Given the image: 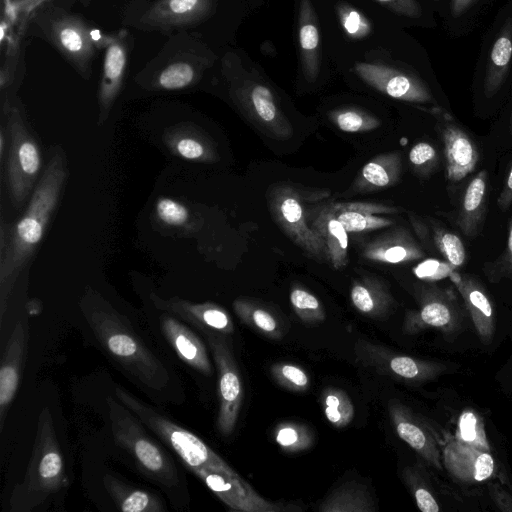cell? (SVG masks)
<instances>
[{
	"label": "cell",
	"instance_id": "6da1fadb",
	"mask_svg": "<svg viewBox=\"0 0 512 512\" xmlns=\"http://www.w3.org/2000/svg\"><path fill=\"white\" fill-rule=\"evenodd\" d=\"M68 178L63 148L53 147L46 166L30 196L28 205L13 227L0 251V289L4 301L30 262L54 214Z\"/></svg>",
	"mask_w": 512,
	"mask_h": 512
},
{
	"label": "cell",
	"instance_id": "7a4b0ae2",
	"mask_svg": "<svg viewBox=\"0 0 512 512\" xmlns=\"http://www.w3.org/2000/svg\"><path fill=\"white\" fill-rule=\"evenodd\" d=\"M85 315L104 350L139 383L154 390L167 384V370L121 315L101 307Z\"/></svg>",
	"mask_w": 512,
	"mask_h": 512
},
{
	"label": "cell",
	"instance_id": "3957f363",
	"mask_svg": "<svg viewBox=\"0 0 512 512\" xmlns=\"http://www.w3.org/2000/svg\"><path fill=\"white\" fill-rule=\"evenodd\" d=\"M512 83V0L494 14L475 63L473 87L479 98L496 101Z\"/></svg>",
	"mask_w": 512,
	"mask_h": 512
},
{
	"label": "cell",
	"instance_id": "277c9868",
	"mask_svg": "<svg viewBox=\"0 0 512 512\" xmlns=\"http://www.w3.org/2000/svg\"><path fill=\"white\" fill-rule=\"evenodd\" d=\"M223 71L230 83L231 97L251 123L272 138L286 139L293 134L270 87L243 69L237 55H225Z\"/></svg>",
	"mask_w": 512,
	"mask_h": 512
},
{
	"label": "cell",
	"instance_id": "5b68a950",
	"mask_svg": "<svg viewBox=\"0 0 512 512\" xmlns=\"http://www.w3.org/2000/svg\"><path fill=\"white\" fill-rule=\"evenodd\" d=\"M108 405L116 441L147 477L165 489H174L178 483L177 469L165 450L142 430L136 416L125 405L121 406L113 399Z\"/></svg>",
	"mask_w": 512,
	"mask_h": 512
},
{
	"label": "cell",
	"instance_id": "8992f818",
	"mask_svg": "<svg viewBox=\"0 0 512 512\" xmlns=\"http://www.w3.org/2000/svg\"><path fill=\"white\" fill-rule=\"evenodd\" d=\"M7 131L10 146L5 164L6 185L12 204L19 208L31 196L40 178L42 157L17 107L9 110Z\"/></svg>",
	"mask_w": 512,
	"mask_h": 512
},
{
	"label": "cell",
	"instance_id": "52a82bcc",
	"mask_svg": "<svg viewBox=\"0 0 512 512\" xmlns=\"http://www.w3.org/2000/svg\"><path fill=\"white\" fill-rule=\"evenodd\" d=\"M195 328L204 335L218 371L217 430L221 435L229 436L237 424L243 400L240 374L232 351L222 333L204 327Z\"/></svg>",
	"mask_w": 512,
	"mask_h": 512
},
{
	"label": "cell",
	"instance_id": "ba28073f",
	"mask_svg": "<svg viewBox=\"0 0 512 512\" xmlns=\"http://www.w3.org/2000/svg\"><path fill=\"white\" fill-rule=\"evenodd\" d=\"M269 208L282 231L311 258L329 263L327 249L308 222L301 195L291 186L280 185L269 194Z\"/></svg>",
	"mask_w": 512,
	"mask_h": 512
},
{
	"label": "cell",
	"instance_id": "9c48e42d",
	"mask_svg": "<svg viewBox=\"0 0 512 512\" xmlns=\"http://www.w3.org/2000/svg\"><path fill=\"white\" fill-rule=\"evenodd\" d=\"M354 70L365 83L391 98L415 104L441 106L431 85L414 69L357 62Z\"/></svg>",
	"mask_w": 512,
	"mask_h": 512
},
{
	"label": "cell",
	"instance_id": "30bf717a",
	"mask_svg": "<svg viewBox=\"0 0 512 512\" xmlns=\"http://www.w3.org/2000/svg\"><path fill=\"white\" fill-rule=\"evenodd\" d=\"M424 110L436 119V128L443 143L446 179L453 183L461 181L475 170L479 161L474 141L443 106Z\"/></svg>",
	"mask_w": 512,
	"mask_h": 512
},
{
	"label": "cell",
	"instance_id": "8fae6325",
	"mask_svg": "<svg viewBox=\"0 0 512 512\" xmlns=\"http://www.w3.org/2000/svg\"><path fill=\"white\" fill-rule=\"evenodd\" d=\"M418 302V310L406 313L403 323L405 333L415 334L428 327L449 332L458 326L460 311L451 289L422 285L418 290Z\"/></svg>",
	"mask_w": 512,
	"mask_h": 512
},
{
	"label": "cell",
	"instance_id": "7c38bea8",
	"mask_svg": "<svg viewBox=\"0 0 512 512\" xmlns=\"http://www.w3.org/2000/svg\"><path fill=\"white\" fill-rule=\"evenodd\" d=\"M230 510L241 512H296L294 503L272 502L260 496L243 478L210 473L201 480Z\"/></svg>",
	"mask_w": 512,
	"mask_h": 512
},
{
	"label": "cell",
	"instance_id": "4fadbf2b",
	"mask_svg": "<svg viewBox=\"0 0 512 512\" xmlns=\"http://www.w3.org/2000/svg\"><path fill=\"white\" fill-rule=\"evenodd\" d=\"M358 361L381 374L408 381H422L432 377L438 366L409 356L395 354L387 348L360 340L355 345Z\"/></svg>",
	"mask_w": 512,
	"mask_h": 512
},
{
	"label": "cell",
	"instance_id": "5bb4252c",
	"mask_svg": "<svg viewBox=\"0 0 512 512\" xmlns=\"http://www.w3.org/2000/svg\"><path fill=\"white\" fill-rule=\"evenodd\" d=\"M48 36L81 73L89 74L96 43L82 20L70 15L54 18L48 25Z\"/></svg>",
	"mask_w": 512,
	"mask_h": 512
},
{
	"label": "cell",
	"instance_id": "9a60e30c",
	"mask_svg": "<svg viewBox=\"0 0 512 512\" xmlns=\"http://www.w3.org/2000/svg\"><path fill=\"white\" fill-rule=\"evenodd\" d=\"M213 0H158L141 17L139 27L169 31L196 24L207 18Z\"/></svg>",
	"mask_w": 512,
	"mask_h": 512
},
{
	"label": "cell",
	"instance_id": "2e32d148",
	"mask_svg": "<svg viewBox=\"0 0 512 512\" xmlns=\"http://www.w3.org/2000/svg\"><path fill=\"white\" fill-rule=\"evenodd\" d=\"M309 225L323 241L330 265L343 269L349 260L348 232L338 220L330 203H320L307 208Z\"/></svg>",
	"mask_w": 512,
	"mask_h": 512
},
{
	"label": "cell",
	"instance_id": "e0dca14e",
	"mask_svg": "<svg viewBox=\"0 0 512 512\" xmlns=\"http://www.w3.org/2000/svg\"><path fill=\"white\" fill-rule=\"evenodd\" d=\"M159 326L168 344L186 365L205 376L212 374L206 346L188 326L170 313L160 316Z\"/></svg>",
	"mask_w": 512,
	"mask_h": 512
},
{
	"label": "cell",
	"instance_id": "ac0fdd59",
	"mask_svg": "<svg viewBox=\"0 0 512 512\" xmlns=\"http://www.w3.org/2000/svg\"><path fill=\"white\" fill-rule=\"evenodd\" d=\"M362 256L377 263L403 264L423 259L425 252L410 231L399 226L366 243Z\"/></svg>",
	"mask_w": 512,
	"mask_h": 512
},
{
	"label": "cell",
	"instance_id": "d6986e66",
	"mask_svg": "<svg viewBox=\"0 0 512 512\" xmlns=\"http://www.w3.org/2000/svg\"><path fill=\"white\" fill-rule=\"evenodd\" d=\"M151 298L157 308L178 316L194 327H204L222 334H231L234 331L230 315L215 303H193L179 298L166 300L156 295Z\"/></svg>",
	"mask_w": 512,
	"mask_h": 512
},
{
	"label": "cell",
	"instance_id": "ffe728a7",
	"mask_svg": "<svg viewBox=\"0 0 512 512\" xmlns=\"http://www.w3.org/2000/svg\"><path fill=\"white\" fill-rule=\"evenodd\" d=\"M388 412L398 436L428 463L441 468L439 450L427 425L399 402L391 401Z\"/></svg>",
	"mask_w": 512,
	"mask_h": 512
},
{
	"label": "cell",
	"instance_id": "44dd1931",
	"mask_svg": "<svg viewBox=\"0 0 512 512\" xmlns=\"http://www.w3.org/2000/svg\"><path fill=\"white\" fill-rule=\"evenodd\" d=\"M103 71L99 87V124L106 121L120 92L127 66V47L122 36L108 38L105 44Z\"/></svg>",
	"mask_w": 512,
	"mask_h": 512
},
{
	"label": "cell",
	"instance_id": "7402d4cb",
	"mask_svg": "<svg viewBox=\"0 0 512 512\" xmlns=\"http://www.w3.org/2000/svg\"><path fill=\"white\" fill-rule=\"evenodd\" d=\"M443 455L448 471L464 482L484 481L494 471V461L489 452L465 444L456 438L447 444Z\"/></svg>",
	"mask_w": 512,
	"mask_h": 512
},
{
	"label": "cell",
	"instance_id": "603a6c76",
	"mask_svg": "<svg viewBox=\"0 0 512 512\" xmlns=\"http://www.w3.org/2000/svg\"><path fill=\"white\" fill-rule=\"evenodd\" d=\"M449 278L462 296L482 341L489 343L494 333L495 316L485 289L474 276L456 270L452 271Z\"/></svg>",
	"mask_w": 512,
	"mask_h": 512
},
{
	"label": "cell",
	"instance_id": "cb8c5ba5",
	"mask_svg": "<svg viewBox=\"0 0 512 512\" xmlns=\"http://www.w3.org/2000/svg\"><path fill=\"white\" fill-rule=\"evenodd\" d=\"M336 217L348 233H361L390 227L391 218L377 214H397L401 209L375 202H331Z\"/></svg>",
	"mask_w": 512,
	"mask_h": 512
},
{
	"label": "cell",
	"instance_id": "d4e9b609",
	"mask_svg": "<svg viewBox=\"0 0 512 512\" xmlns=\"http://www.w3.org/2000/svg\"><path fill=\"white\" fill-rule=\"evenodd\" d=\"M489 175L477 173L466 186L460 201L456 223L468 239H474L483 226L488 200Z\"/></svg>",
	"mask_w": 512,
	"mask_h": 512
},
{
	"label": "cell",
	"instance_id": "484cf974",
	"mask_svg": "<svg viewBox=\"0 0 512 512\" xmlns=\"http://www.w3.org/2000/svg\"><path fill=\"white\" fill-rule=\"evenodd\" d=\"M298 40L304 77L308 82H315L320 72V35L311 0L299 2Z\"/></svg>",
	"mask_w": 512,
	"mask_h": 512
},
{
	"label": "cell",
	"instance_id": "4316f807",
	"mask_svg": "<svg viewBox=\"0 0 512 512\" xmlns=\"http://www.w3.org/2000/svg\"><path fill=\"white\" fill-rule=\"evenodd\" d=\"M498 0H448L447 10L442 19L445 33L459 39L473 33Z\"/></svg>",
	"mask_w": 512,
	"mask_h": 512
},
{
	"label": "cell",
	"instance_id": "83f0119b",
	"mask_svg": "<svg viewBox=\"0 0 512 512\" xmlns=\"http://www.w3.org/2000/svg\"><path fill=\"white\" fill-rule=\"evenodd\" d=\"M164 142L176 156L195 162H212L217 154L211 141L192 125H177L163 135Z\"/></svg>",
	"mask_w": 512,
	"mask_h": 512
},
{
	"label": "cell",
	"instance_id": "f1b7e54d",
	"mask_svg": "<svg viewBox=\"0 0 512 512\" xmlns=\"http://www.w3.org/2000/svg\"><path fill=\"white\" fill-rule=\"evenodd\" d=\"M402 172V157L399 152L377 155L368 161L355 178L351 190L370 192L396 184Z\"/></svg>",
	"mask_w": 512,
	"mask_h": 512
},
{
	"label": "cell",
	"instance_id": "f546056e",
	"mask_svg": "<svg viewBox=\"0 0 512 512\" xmlns=\"http://www.w3.org/2000/svg\"><path fill=\"white\" fill-rule=\"evenodd\" d=\"M24 348V328L17 324L2 357L0 368V416L1 427L4 423L5 412L11 403L19 382L20 365Z\"/></svg>",
	"mask_w": 512,
	"mask_h": 512
},
{
	"label": "cell",
	"instance_id": "4dcf8cb0",
	"mask_svg": "<svg viewBox=\"0 0 512 512\" xmlns=\"http://www.w3.org/2000/svg\"><path fill=\"white\" fill-rule=\"evenodd\" d=\"M350 299L360 313L371 318L386 315L394 305L388 287L374 276L355 279L351 286Z\"/></svg>",
	"mask_w": 512,
	"mask_h": 512
},
{
	"label": "cell",
	"instance_id": "1f68e13d",
	"mask_svg": "<svg viewBox=\"0 0 512 512\" xmlns=\"http://www.w3.org/2000/svg\"><path fill=\"white\" fill-rule=\"evenodd\" d=\"M321 512H375V498L368 488L357 481H347L333 490L319 504Z\"/></svg>",
	"mask_w": 512,
	"mask_h": 512
},
{
	"label": "cell",
	"instance_id": "d6a6232c",
	"mask_svg": "<svg viewBox=\"0 0 512 512\" xmlns=\"http://www.w3.org/2000/svg\"><path fill=\"white\" fill-rule=\"evenodd\" d=\"M36 472H32V486L49 493L64 484L63 459L50 437L41 441Z\"/></svg>",
	"mask_w": 512,
	"mask_h": 512
},
{
	"label": "cell",
	"instance_id": "836d02e7",
	"mask_svg": "<svg viewBox=\"0 0 512 512\" xmlns=\"http://www.w3.org/2000/svg\"><path fill=\"white\" fill-rule=\"evenodd\" d=\"M203 64L192 56L177 58L166 64L155 76L153 86L161 90H180L194 84Z\"/></svg>",
	"mask_w": 512,
	"mask_h": 512
},
{
	"label": "cell",
	"instance_id": "e575fe53",
	"mask_svg": "<svg viewBox=\"0 0 512 512\" xmlns=\"http://www.w3.org/2000/svg\"><path fill=\"white\" fill-rule=\"evenodd\" d=\"M233 309L243 323L265 337L280 339L283 336L276 316L260 304L247 299H236Z\"/></svg>",
	"mask_w": 512,
	"mask_h": 512
},
{
	"label": "cell",
	"instance_id": "d590c367",
	"mask_svg": "<svg viewBox=\"0 0 512 512\" xmlns=\"http://www.w3.org/2000/svg\"><path fill=\"white\" fill-rule=\"evenodd\" d=\"M106 486L121 511L159 512L164 509L160 500L147 491L127 488L113 478L106 480Z\"/></svg>",
	"mask_w": 512,
	"mask_h": 512
},
{
	"label": "cell",
	"instance_id": "8d00e7d4",
	"mask_svg": "<svg viewBox=\"0 0 512 512\" xmlns=\"http://www.w3.org/2000/svg\"><path fill=\"white\" fill-rule=\"evenodd\" d=\"M321 403L325 417L333 426L342 428L352 421L355 409L345 391L328 387L321 394Z\"/></svg>",
	"mask_w": 512,
	"mask_h": 512
},
{
	"label": "cell",
	"instance_id": "74e56055",
	"mask_svg": "<svg viewBox=\"0 0 512 512\" xmlns=\"http://www.w3.org/2000/svg\"><path fill=\"white\" fill-rule=\"evenodd\" d=\"M328 117L338 129L347 133L369 132L381 126L375 115L355 107L335 109Z\"/></svg>",
	"mask_w": 512,
	"mask_h": 512
},
{
	"label": "cell",
	"instance_id": "f35d334b",
	"mask_svg": "<svg viewBox=\"0 0 512 512\" xmlns=\"http://www.w3.org/2000/svg\"><path fill=\"white\" fill-rule=\"evenodd\" d=\"M432 240L445 261L455 269L466 262V249L461 239L436 221H431Z\"/></svg>",
	"mask_w": 512,
	"mask_h": 512
},
{
	"label": "cell",
	"instance_id": "ab89813d",
	"mask_svg": "<svg viewBox=\"0 0 512 512\" xmlns=\"http://www.w3.org/2000/svg\"><path fill=\"white\" fill-rule=\"evenodd\" d=\"M276 443L286 452L295 453L309 449L315 435L304 424L294 422L280 423L274 431Z\"/></svg>",
	"mask_w": 512,
	"mask_h": 512
},
{
	"label": "cell",
	"instance_id": "60d3db41",
	"mask_svg": "<svg viewBox=\"0 0 512 512\" xmlns=\"http://www.w3.org/2000/svg\"><path fill=\"white\" fill-rule=\"evenodd\" d=\"M290 303L300 320L306 323L322 322L326 318L324 307L319 299L301 286H293Z\"/></svg>",
	"mask_w": 512,
	"mask_h": 512
},
{
	"label": "cell",
	"instance_id": "b9f144b4",
	"mask_svg": "<svg viewBox=\"0 0 512 512\" xmlns=\"http://www.w3.org/2000/svg\"><path fill=\"white\" fill-rule=\"evenodd\" d=\"M336 13L344 33L349 38L360 40L371 34V22L357 8L341 2L336 5Z\"/></svg>",
	"mask_w": 512,
	"mask_h": 512
},
{
	"label": "cell",
	"instance_id": "7bdbcfd3",
	"mask_svg": "<svg viewBox=\"0 0 512 512\" xmlns=\"http://www.w3.org/2000/svg\"><path fill=\"white\" fill-rule=\"evenodd\" d=\"M456 439L485 452H489V445L481 418L473 411H464L458 422Z\"/></svg>",
	"mask_w": 512,
	"mask_h": 512
},
{
	"label": "cell",
	"instance_id": "ee69618b",
	"mask_svg": "<svg viewBox=\"0 0 512 512\" xmlns=\"http://www.w3.org/2000/svg\"><path fill=\"white\" fill-rule=\"evenodd\" d=\"M398 16L428 27L435 26L434 12L422 0H376Z\"/></svg>",
	"mask_w": 512,
	"mask_h": 512
},
{
	"label": "cell",
	"instance_id": "f6af8a7d",
	"mask_svg": "<svg viewBox=\"0 0 512 512\" xmlns=\"http://www.w3.org/2000/svg\"><path fill=\"white\" fill-rule=\"evenodd\" d=\"M155 216L161 224L173 228L184 227L191 219V213L183 203L165 196L157 199Z\"/></svg>",
	"mask_w": 512,
	"mask_h": 512
},
{
	"label": "cell",
	"instance_id": "bcb514c9",
	"mask_svg": "<svg viewBox=\"0 0 512 512\" xmlns=\"http://www.w3.org/2000/svg\"><path fill=\"white\" fill-rule=\"evenodd\" d=\"M274 380L283 388L293 392H303L309 387V376L299 366L288 363H276L271 366Z\"/></svg>",
	"mask_w": 512,
	"mask_h": 512
},
{
	"label": "cell",
	"instance_id": "7dc6e473",
	"mask_svg": "<svg viewBox=\"0 0 512 512\" xmlns=\"http://www.w3.org/2000/svg\"><path fill=\"white\" fill-rule=\"evenodd\" d=\"M487 279L498 283L502 279L512 282V219L509 224L508 238L502 253L492 261H486L482 268Z\"/></svg>",
	"mask_w": 512,
	"mask_h": 512
},
{
	"label": "cell",
	"instance_id": "c3c4849f",
	"mask_svg": "<svg viewBox=\"0 0 512 512\" xmlns=\"http://www.w3.org/2000/svg\"><path fill=\"white\" fill-rule=\"evenodd\" d=\"M435 147L427 142L415 144L409 152V161L413 169L422 176L429 175L438 164Z\"/></svg>",
	"mask_w": 512,
	"mask_h": 512
},
{
	"label": "cell",
	"instance_id": "681fc988",
	"mask_svg": "<svg viewBox=\"0 0 512 512\" xmlns=\"http://www.w3.org/2000/svg\"><path fill=\"white\" fill-rule=\"evenodd\" d=\"M454 270L456 269L450 263L438 259H425L412 269L417 278L427 282L449 277Z\"/></svg>",
	"mask_w": 512,
	"mask_h": 512
},
{
	"label": "cell",
	"instance_id": "f907efd6",
	"mask_svg": "<svg viewBox=\"0 0 512 512\" xmlns=\"http://www.w3.org/2000/svg\"><path fill=\"white\" fill-rule=\"evenodd\" d=\"M406 482L411 487L416 504L422 512H438L439 506L433 495L416 480V476L412 471L404 472Z\"/></svg>",
	"mask_w": 512,
	"mask_h": 512
},
{
	"label": "cell",
	"instance_id": "816d5d0a",
	"mask_svg": "<svg viewBox=\"0 0 512 512\" xmlns=\"http://www.w3.org/2000/svg\"><path fill=\"white\" fill-rule=\"evenodd\" d=\"M512 203V166L503 183L502 190L499 194L497 204L502 211L507 210Z\"/></svg>",
	"mask_w": 512,
	"mask_h": 512
},
{
	"label": "cell",
	"instance_id": "f5cc1de1",
	"mask_svg": "<svg viewBox=\"0 0 512 512\" xmlns=\"http://www.w3.org/2000/svg\"><path fill=\"white\" fill-rule=\"evenodd\" d=\"M441 19L444 18L447 10L448 0H422Z\"/></svg>",
	"mask_w": 512,
	"mask_h": 512
},
{
	"label": "cell",
	"instance_id": "db71d44e",
	"mask_svg": "<svg viewBox=\"0 0 512 512\" xmlns=\"http://www.w3.org/2000/svg\"><path fill=\"white\" fill-rule=\"evenodd\" d=\"M44 1L45 0H21L19 3V10L25 13L31 12Z\"/></svg>",
	"mask_w": 512,
	"mask_h": 512
},
{
	"label": "cell",
	"instance_id": "11a10c76",
	"mask_svg": "<svg viewBox=\"0 0 512 512\" xmlns=\"http://www.w3.org/2000/svg\"><path fill=\"white\" fill-rule=\"evenodd\" d=\"M8 134L9 133H5V130L4 128H1L0 129V160L3 161L4 157H5V150H6V147L8 146Z\"/></svg>",
	"mask_w": 512,
	"mask_h": 512
},
{
	"label": "cell",
	"instance_id": "9f6ffc18",
	"mask_svg": "<svg viewBox=\"0 0 512 512\" xmlns=\"http://www.w3.org/2000/svg\"><path fill=\"white\" fill-rule=\"evenodd\" d=\"M508 128H509L510 135H512V104H511V108H510V112H509Z\"/></svg>",
	"mask_w": 512,
	"mask_h": 512
}]
</instances>
